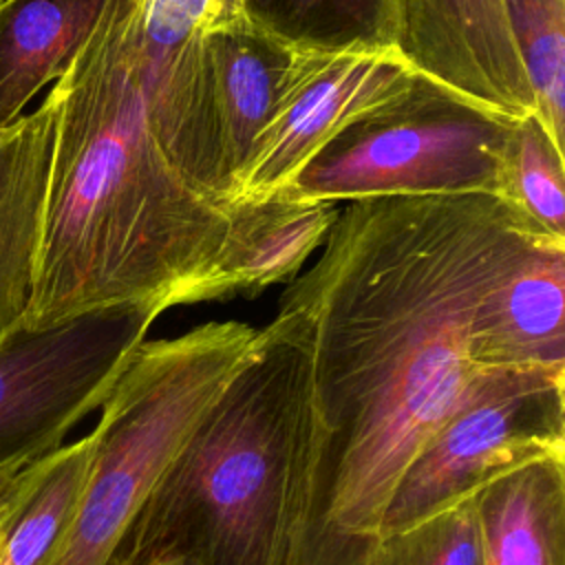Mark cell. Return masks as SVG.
I'll use <instances>...</instances> for the list:
<instances>
[{
    "label": "cell",
    "mask_w": 565,
    "mask_h": 565,
    "mask_svg": "<svg viewBox=\"0 0 565 565\" xmlns=\"http://www.w3.org/2000/svg\"><path fill=\"white\" fill-rule=\"evenodd\" d=\"M249 24L291 46L395 44L399 0H245Z\"/></svg>",
    "instance_id": "e0dca14e"
},
{
    "label": "cell",
    "mask_w": 565,
    "mask_h": 565,
    "mask_svg": "<svg viewBox=\"0 0 565 565\" xmlns=\"http://www.w3.org/2000/svg\"><path fill=\"white\" fill-rule=\"evenodd\" d=\"M161 313L157 305H115L2 335L0 470L60 448L68 430L102 406Z\"/></svg>",
    "instance_id": "52a82bcc"
},
{
    "label": "cell",
    "mask_w": 565,
    "mask_h": 565,
    "mask_svg": "<svg viewBox=\"0 0 565 565\" xmlns=\"http://www.w3.org/2000/svg\"><path fill=\"white\" fill-rule=\"evenodd\" d=\"M364 565H483L475 494L377 536Z\"/></svg>",
    "instance_id": "ffe728a7"
},
{
    "label": "cell",
    "mask_w": 565,
    "mask_h": 565,
    "mask_svg": "<svg viewBox=\"0 0 565 565\" xmlns=\"http://www.w3.org/2000/svg\"><path fill=\"white\" fill-rule=\"evenodd\" d=\"M55 93L0 128V338L24 322L55 139Z\"/></svg>",
    "instance_id": "7c38bea8"
},
{
    "label": "cell",
    "mask_w": 565,
    "mask_h": 565,
    "mask_svg": "<svg viewBox=\"0 0 565 565\" xmlns=\"http://www.w3.org/2000/svg\"><path fill=\"white\" fill-rule=\"evenodd\" d=\"M0 2H2V0H0Z\"/></svg>",
    "instance_id": "603a6c76"
},
{
    "label": "cell",
    "mask_w": 565,
    "mask_h": 565,
    "mask_svg": "<svg viewBox=\"0 0 565 565\" xmlns=\"http://www.w3.org/2000/svg\"><path fill=\"white\" fill-rule=\"evenodd\" d=\"M543 459H565V371L479 366L404 470L377 536Z\"/></svg>",
    "instance_id": "8992f818"
},
{
    "label": "cell",
    "mask_w": 565,
    "mask_h": 565,
    "mask_svg": "<svg viewBox=\"0 0 565 565\" xmlns=\"http://www.w3.org/2000/svg\"><path fill=\"white\" fill-rule=\"evenodd\" d=\"M51 90L55 139L22 324L115 305L196 302L230 214L192 190L157 141L139 0H106Z\"/></svg>",
    "instance_id": "7a4b0ae2"
},
{
    "label": "cell",
    "mask_w": 565,
    "mask_h": 565,
    "mask_svg": "<svg viewBox=\"0 0 565 565\" xmlns=\"http://www.w3.org/2000/svg\"><path fill=\"white\" fill-rule=\"evenodd\" d=\"M256 335L221 320L135 349L99 406L88 477L49 565L117 563L154 481Z\"/></svg>",
    "instance_id": "277c9868"
},
{
    "label": "cell",
    "mask_w": 565,
    "mask_h": 565,
    "mask_svg": "<svg viewBox=\"0 0 565 565\" xmlns=\"http://www.w3.org/2000/svg\"><path fill=\"white\" fill-rule=\"evenodd\" d=\"M477 366L565 371V243L541 238L475 309Z\"/></svg>",
    "instance_id": "30bf717a"
},
{
    "label": "cell",
    "mask_w": 565,
    "mask_h": 565,
    "mask_svg": "<svg viewBox=\"0 0 565 565\" xmlns=\"http://www.w3.org/2000/svg\"><path fill=\"white\" fill-rule=\"evenodd\" d=\"M541 238L488 194L340 207L318 260L278 302L302 327L311 369L296 565H364L404 470L479 369L475 309Z\"/></svg>",
    "instance_id": "6da1fadb"
},
{
    "label": "cell",
    "mask_w": 565,
    "mask_h": 565,
    "mask_svg": "<svg viewBox=\"0 0 565 565\" xmlns=\"http://www.w3.org/2000/svg\"><path fill=\"white\" fill-rule=\"evenodd\" d=\"M227 214L225 241L196 302L256 296L271 285L294 280L307 258L322 247L340 205L296 199L280 190L227 207Z\"/></svg>",
    "instance_id": "8fae6325"
},
{
    "label": "cell",
    "mask_w": 565,
    "mask_h": 565,
    "mask_svg": "<svg viewBox=\"0 0 565 565\" xmlns=\"http://www.w3.org/2000/svg\"><path fill=\"white\" fill-rule=\"evenodd\" d=\"M311 439L307 335L276 311L154 481L115 565H296Z\"/></svg>",
    "instance_id": "3957f363"
},
{
    "label": "cell",
    "mask_w": 565,
    "mask_h": 565,
    "mask_svg": "<svg viewBox=\"0 0 565 565\" xmlns=\"http://www.w3.org/2000/svg\"><path fill=\"white\" fill-rule=\"evenodd\" d=\"M514 124L422 77L406 99L324 146L285 192L335 205L391 196L501 199Z\"/></svg>",
    "instance_id": "5b68a950"
},
{
    "label": "cell",
    "mask_w": 565,
    "mask_h": 565,
    "mask_svg": "<svg viewBox=\"0 0 565 565\" xmlns=\"http://www.w3.org/2000/svg\"><path fill=\"white\" fill-rule=\"evenodd\" d=\"M483 565H565V459H543L475 492Z\"/></svg>",
    "instance_id": "4fadbf2b"
},
{
    "label": "cell",
    "mask_w": 565,
    "mask_h": 565,
    "mask_svg": "<svg viewBox=\"0 0 565 565\" xmlns=\"http://www.w3.org/2000/svg\"><path fill=\"white\" fill-rule=\"evenodd\" d=\"M7 492H9V488H7ZM7 492H4V497L0 499V514H2V505H4V499H7Z\"/></svg>",
    "instance_id": "7402d4cb"
},
{
    "label": "cell",
    "mask_w": 565,
    "mask_h": 565,
    "mask_svg": "<svg viewBox=\"0 0 565 565\" xmlns=\"http://www.w3.org/2000/svg\"><path fill=\"white\" fill-rule=\"evenodd\" d=\"M24 466H18V468H4V470H0V499L4 497V492H7V488L11 486V481H13V477L18 475V470H22Z\"/></svg>",
    "instance_id": "44dd1931"
},
{
    "label": "cell",
    "mask_w": 565,
    "mask_h": 565,
    "mask_svg": "<svg viewBox=\"0 0 565 565\" xmlns=\"http://www.w3.org/2000/svg\"><path fill=\"white\" fill-rule=\"evenodd\" d=\"M397 49L424 79L488 113L536 115L503 0H399Z\"/></svg>",
    "instance_id": "9c48e42d"
},
{
    "label": "cell",
    "mask_w": 565,
    "mask_h": 565,
    "mask_svg": "<svg viewBox=\"0 0 565 565\" xmlns=\"http://www.w3.org/2000/svg\"><path fill=\"white\" fill-rule=\"evenodd\" d=\"M287 46L252 24L216 31L205 40L225 194L271 115Z\"/></svg>",
    "instance_id": "9a60e30c"
},
{
    "label": "cell",
    "mask_w": 565,
    "mask_h": 565,
    "mask_svg": "<svg viewBox=\"0 0 565 565\" xmlns=\"http://www.w3.org/2000/svg\"><path fill=\"white\" fill-rule=\"evenodd\" d=\"M422 75L395 44L287 46L271 115L223 207L267 199L353 124L406 99Z\"/></svg>",
    "instance_id": "ba28073f"
},
{
    "label": "cell",
    "mask_w": 565,
    "mask_h": 565,
    "mask_svg": "<svg viewBox=\"0 0 565 565\" xmlns=\"http://www.w3.org/2000/svg\"><path fill=\"white\" fill-rule=\"evenodd\" d=\"M501 201L545 236L565 243V150L532 115L514 124L503 166Z\"/></svg>",
    "instance_id": "ac0fdd59"
},
{
    "label": "cell",
    "mask_w": 565,
    "mask_h": 565,
    "mask_svg": "<svg viewBox=\"0 0 565 565\" xmlns=\"http://www.w3.org/2000/svg\"><path fill=\"white\" fill-rule=\"evenodd\" d=\"M93 430L26 463L0 514V565H49L79 501L93 461Z\"/></svg>",
    "instance_id": "2e32d148"
},
{
    "label": "cell",
    "mask_w": 565,
    "mask_h": 565,
    "mask_svg": "<svg viewBox=\"0 0 565 565\" xmlns=\"http://www.w3.org/2000/svg\"><path fill=\"white\" fill-rule=\"evenodd\" d=\"M534 99L536 117L565 150V0H503Z\"/></svg>",
    "instance_id": "d6986e66"
},
{
    "label": "cell",
    "mask_w": 565,
    "mask_h": 565,
    "mask_svg": "<svg viewBox=\"0 0 565 565\" xmlns=\"http://www.w3.org/2000/svg\"><path fill=\"white\" fill-rule=\"evenodd\" d=\"M106 0L0 2V128L68 68Z\"/></svg>",
    "instance_id": "5bb4252c"
}]
</instances>
